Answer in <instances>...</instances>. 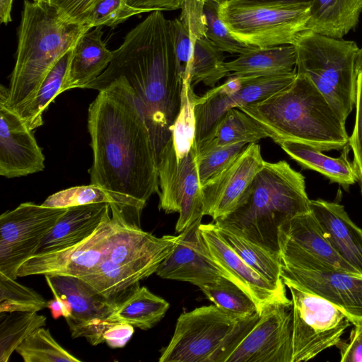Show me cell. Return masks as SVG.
<instances>
[{"label": "cell", "mask_w": 362, "mask_h": 362, "mask_svg": "<svg viewBox=\"0 0 362 362\" xmlns=\"http://www.w3.org/2000/svg\"><path fill=\"white\" fill-rule=\"evenodd\" d=\"M98 91L88 113L90 184L125 198L141 216L148 199L159 193L157 156L148 127L123 78Z\"/></svg>", "instance_id": "obj_1"}, {"label": "cell", "mask_w": 362, "mask_h": 362, "mask_svg": "<svg viewBox=\"0 0 362 362\" xmlns=\"http://www.w3.org/2000/svg\"><path fill=\"white\" fill-rule=\"evenodd\" d=\"M112 52L106 69L85 88L99 90L112 80L123 78L133 90L158 157L172 135L182 105L183 78L170 20L160 11L151 12Z\"/></svg>", "instance_id": "obj_2"}, {"label": "cell", "mask_w": 362, "mask_h": 362, "mask_svg": "<svg viewBox=\"0 0 362 362\" xmlns=\"http://www.w3.org/2000/svg\"><path fill=\"white\" fill-rule=\"evenodd\" d=\"M238 109L260 124L278 144L295 141L322 151L342 150L349 144L345 121L313 82L297 73L285 88Z\"/></svg>", "instance_id": "obj_3"}, {"label": "cell", "mask_w": 362, "mask_h": 362, "mask_svg": "<svg viewBox=\"0 0 362 362\" xmlns=\"http://www.w3.org/2000/svg\"><path fill=\"white\" fill-rule=\"evenodd\" d=\"M304 176L281 160L264 161L235 209L215 223L279 252V230L292 217L310 211Z\"/></svg>", "instance_id": "obj_4"}, {"label": "cell", "mask_w": 362, "mask_h": 362, "mask_svg": "<svg viewBox=\"0 0 362 362\" xmlns=\"http://www.w3.org/2000/svg\"><path fill=\"white\" fill-rule=\"evenodd\" d=\"M90 28L65 19L47 4L25 0L8 87V107L20 115L58 59Z\"/></svg>", "instance_id": "obj_5"}, {"label": "cell", "mask_w": 362, "mask_h": 362, "mask_svg": "<svg viewBox=\"0 0 362 362\" xmlns=\"http://www.w3.org/2000/svg\"><path fill=\"white\" fill-rule=\"evenodd\" d=\"M196 96L191 83L183 81L180 113L170 139L157 157L158 207L166 214L179 213L177 233L202 221L204 216L193 111Z\"/></svg>", "instance_id": "obj_6"}, {"label": "cell", "mask_w": 362, "mask_h": 362, "mask_svg": "<svg viewBox=\"0 0 362 362\" xmlns=\"http://www.w3.org/2000/svg\"><path fill=\"white\" fill-rule=\"evenodd\" d=\"M179 237H156L129 223L117 234L98 266L81 279L117 305L140 281L156 273Z\"/></svg>", "instance_id": "obj_7"}, {"label": "cell", "mask_w": 362, "mask_h": 362, "mask_svg": "<svg viewBox=\"0 0 362 362\" xmlns=\"http://www.w3.org/2000/svg\"><path fill=\"white\" fill-rule=\"evenodd\" d=\"M241 318L215 305L182 313L159 362H226L259 317Z\"/></svg>", "instance_id": "obj_8"}, {"label": "cell", "mask_w": 362, "mask_h": 362, "mask_svg": "<svg viewBox=\"0 0 362 362\" xmlns=\"http://www.w3.org/2000/svg\"><path fill=\"white\" fill-rule=\"evenodd\" d=\"M293 45L296 73L311 81L346 122L356 101V43L305 30Z\"/></svg>", "instance_id": "obj_9"}, {"label": "cell", "mask_w": 362, "mask_h": 362, "mask_svg": "<svg viewBox=\"0 0 362 362\" xmlns=\"http://www.w3.org/2000/svg\"><path fill=\"white\" fill-rule=\"evenodd\" d=\"M218 4L219 17L230 33L257 48L293 45L310 18V4L249 0Z\"/></svg>", "instance_id": "obj_10"}, {"label": "cell", "mask_w": 362, "mask_h": 362, "mask_svg": "<svg viewBox=\"0 0 362 362\" xmlns=\"http://www.w3.org/2000/svg\"><path fill=\"white\" fill-rule=\"evenodd\" d=\"M291 295V362L309 361L327 349L336 346L351 317L327 300L283 279Z\"/></svg>", "instance_id": "obj_11"}, {"label": "cell", "mask_w": 362, "mask_h": 362, "mask_svg": "<svg viewBox=\"0 0 362 362\" xmlns=\"http://www.w3.org/2000/svg\"><path fill=\"white\" fill-rule=\"evenodd\" d=\"M67 208L25 202L0 216V274L16 279L20 266L33 257Z\"/></svg>", "instance_id": "obj_12"}, {"label": "cell", "mask_w": 362, "mask_h": 362, "mask_svg": "<svg viewBox=\"0 0 362 362\" xmlns=\"http://www.w3.org/2000/svg\"><path fill=\"white\" fill-rule=\"evenodd\" d=\"M296 71L267 76H229L194 102L197 144L205 139L216 122L229 110L260 102L288 86Z\"/></svg>", "instance_id": "obj_13"}, {"label": "cell", "mask_w": 362, "mask_h": 362, "mask_svg": "<svg viewBox=\"0 0 362 362\" xmlns=\"http://www.w3.org/2000/svg\"><path fill=\"white\" fill-rule=\"evenodd\" d=\"M110 210L86 239L62 250L34 255L20 266L18 277L48 274L81 278L91 272L119 231L129 223L117 207H110Z\"/></svg>", "instance_id": "obj_14"}, {"label": "cell", "mask_w": 362, "mask_h": 362, "mask_svg": "<svg viewBox=\"0 0 362 362\" xmlns=\"http://www.w3.org/2000/svg\"><path fill=\"white\" fill-rule=\"evenodd\" d=\"M199 230L212 259L228 279L254 300L259 315L273 305L291 306L286 286L269 282L249 266L220 235L215 223H201Z\"/></svg>", "instance_id": "obj_15"}, {"label": "cell", "mask_w": 362, "mask_h": 362, "mask_svg": "<svg viewBox=\"0 0 362 362\" xmlns=\"http://www.w3.org/2000/svg\"><path fill=\"white\" fill-rule=\"evenodd\" d=\"M291 306L276 304L266 308L226 362H291Z\"/></svg>", "instance_id": "obj_16"}, {"label": "cell", "mask_w": 362, "mask_h": 362, "mask_svg": "<svg viewBox=\"0 0 362 362\" xmlns=\"http://www.w3.org/2000/svg\"><path fill=\"white\" fill-rule=\"evenodd\" d=\"M8 88H0V175L6 178L42 171L45 158L31 130L8 107Z\"/></svg>", "instance_id": "obj_17"}, {"label": "cell", "mask_w": 362, "mask_h": 362, "mask_svg": "<svg viewBox=\"0 0 362 362\" xmlns=\"http://www.w3.org/2000/svg\"><path fill=\"white\" fill-rule=\"evenodd\" d=\"M264 163L260 146L248 144L222 172L202 187L204 214L216 221L230 214Z\"/></svg>", "instance_id": "obj_18"}, {"label": "cell", "mask_w": 362, "mask_h": 362, "mask_svg": "<svg viewBox=\"0 0 362 362\" xmlns=\"http://www.w3.org/2000/svg\"><path fill=\"white\" fill-rule=\"evenodd\" d=\"M201 221L179 234L173 251L156 272L159 277L188 282L199 288L216 283L221 277L226 278L209 254L199 230Z\"/></svg>", "instance_id": "obj_19"}, {"label": "cell", "mask_w": 362, "mask_h": 362, "mask_svg": "<svg viewBox=\"0 0 362 362\" xmlns=\"http://www.w3.org/2000/svg\"><path fill=\"white\" fill-rule=\"evenodd\" d=\"M281 277L334 304L351 317L353 325L362 321V276L332 265L313 269L282 264Z\"/></svg>", "instance_id": "obj_20"}, {"label": "cell", "mask_w": 362, "mask_h": 362, "mask_svg": "<svg viewBox=\"0 0 362 362\" xmlns=\"http://www.w3.org/2000/svg\"><path fill=\"white\" fill-rule=\"evenodd\" d=\"M45 277L54 297L69 307L70 315L65 320L72 338L82 337L93 322L107 320L117 306L79 277L48 274Z\"/></svg>", "instance_id": "obj_21"}, {"label": "cell", "mask_w": 362, "mask_h": 362, "mask_svg": "<svg viewBox=\"0 0 362 362\" xmlns=\"http://www.w3.org/2000/svg\"><path fill=\"white\" fill-rule=\"evenodd\" d=\"M310 208L335 250L362 275V228L337 202L310 200Z\"/></svg>", "instance_id": "obj_22"}, {"label": "cell", "mask_w": 362, "mask_h": 362, "mask_svg": "<svg viewBox=\"0 0 362 362\" xmlns=\"http://www.w3.org/2000/svg\"><path fill=\"white\" fill-rule=\"evenodd\" d=\"M110 211L107 203L67 208L43 238L35 255L57 251L84 240L95 232Z\"/></svg>", "instance_id": "obj_23"}, {"label": "cell", "mask_w": 362, "mask_h": 362, "mask_svg": "<svg viewBox=\"0 0 362 362\" xmlns=\"http://www.w3.org/2000/svg\"><path fill=\"white\" fill-rule=\"evenodd\" d=\"M279 239L299 247L341 272L362 276L335 250L311 211L284 222L279 230Z\"/></svg>", "instance_id": "obj_24"}, {"label": "cell", "mask_w": 362, "mask_h": 362, "mask_svg": "<svg viewBox=\"0 0 362 362\" xmlns=\"http://www.w3.org/2000/svg\"><path fill=\"white\" fill-rule=\"evenodd\" d=\"M102 27H93L86 31L73 48L66 90L85 88L110 64L113 52L107 49L102 39Z\"/></svg>", "instance_id": "obj_25"}, {"label": "cell", "mask_w": 362, "mask_h": 362, "mask_svg": "<svg viewBox=\"0 0 362 362\" xmlns=\"http://www.w3.org/2000/svg\"><path fill=\"white\" fill-rule=\"evenodd\" d=\"M281 148L303 168L323 175L331 182L337 183L348 190L358 182L357 170L349 160V145H346L337 158L324 154L313 146L295 141L285 140L279 144Z\"/></svg>", "instance_id": "obj_26"}, {"label": "cell", "mask_w": 362, "mask_h": 362, "mask_svg": "<svg viewBox=\"0 0 362 362\" xmlns=\"http://www.w3.org/2000/svg\"><path fill=\"white\" fill-rule=\"evenodd\" d=\"M362 0H314L306 30L341 39L358 24Z\"/></svg>", "instance_id": "obj_27"}, {"label": "cell", "mask_w": 362, "mask_h": 362, "mask_svg": "<svg viewBox=\"0 0 362 362\" xmlns=\"http://www.w3.org/2000/svg\"><path fill=\"white\" fill-rule=\"evenodd\" d=\"M225 66L229 76L287 74L296 71V52L293 45L257 48L225 62Z\"/></svg>", "instance_id": "obj_28"}, {"label": "cell", "mask_w": 362, "mask_h": 362, "mask_svg": "<svg viewBox=\"0 0 362 362\" xmlns=\"http://www.w3.org/2000/svg\"><path fill=\"white\" fill-rule=\"evenodd\" d=\"M269 137L255 119L238 108L227 111L215 124L208 136L197 144L199 154L214 148L240 142L247 144Z\"/></svg>", "instance_id": "obj_29"}, {"label": "cell", "mask_w": 362, "mask_h": 362, "mask_svg": "<svg viewBox=\"0 0 362 362\" xmlns=\"http://www.w3.org/2000/svg\"><path fill=\"white\" fill-rule=\"evenodd\" d=\"M169 307L165 299L146 286H139L117 305L107 320L124 322L147 330L163 318Z\"/></svg>", "instance_id": "obj_30"}, {"label": "cell", "mask_w": 362, "mask_h": 362, "mask_svg": "<svg viewBox=\"0 0 362 362\" xmlns=\"http://www.w3.org/2000/svg\"><path fill=\"white\" fill-rule=\"evenodd\" d=\"M98 203H107L110 206H116L129 223L140 226L141 216L135 212L125 198L93 184L73 187L57 192L49 196L42 205L52 208H69Z\"/></svg>", "instance_id": "obj_31"}, {"label": "cell", "mask_w": 362, "mask_h": 362, "mask_svg": "<svg viewBox=\"0 0 362 362\" xmlns=\"http://www.w3.org/2000/svg\"><path fill=\"white\" fill-rule=\"evenodd\" d=\"M217 229L231 248L253 269L272 284L285 285L281 277L282 264L279 252L228 229L218 226Z\"/></svg>", "instance_id": "obj_32"}, {"label": "cell", "mask_w": 362, "mask_h": 362, "mask_svg": "<svg viewBox=\"0 0 362 362\" xmlns=\"http://www.w3.org/2000/svg\"><path fill=\"white\" fill-rule=\"evenodd\" d=\"M189 33L192 45L189 71L192 86L203 83L214 88L221 78L229 76L225 66L223 52L206 37V33Z\"/></svg>", "instance_id": "obj_33"}, {"label": "cell", "mask_w": 362, "mask_h": 362, "mask_svg": "<svg viewBox=\"0 0 362 362\" xmlns=\"http://www.w3.org/2000/svg\"><path fill=\"white\" fill-rule=\"evenodd\" d=\"M73 48L58 59L43 79L34 99L19 115L31 130L42 125L43 112L57 95L67 90Z\"/></svg>", "instance_id": "obj_34"}, {"label": "cell", "mask_w": 362, "mask_h": 362, "mask_svg": "<svg viewBox=\"0 0 362 362\" xmlns=\"http://www.w3.org/2000/svg\"><path fill=\"white\" fill-rule=\"evenodd\" d=\"M47 318L37 312H0V362H7L18 346Z\"/></svg>", "instance_id": "obj_35"}, {"label": "cell", "mask_w": 362, "mask_h": 362, "mask_svg": "<svg viewBox=\"0 0 362 362\" xmlns=\"http://www.w3.org/2000/svg\"><path fill=\"white\" fill-rule=\"evenodd\" d=\"M16 351L25 362H80L64 349L52 336L48 329L40 327L18 346Z\"/></svg>", "instance_id": "obj_36"}, {"label": "cell", "mask_w": 362, "mask_h": 362, "mask_svg": "<svg viewBox=\"0 0 362 362\" xmlns=\"http://www.w3.org/2000/svg\"><path fill=\"white\" fill-rule=\"evenodd\" d=\"M200 290L219 308L238 317L244 318L259 313L254 300L229 279L221 277L216 283Z\"/></svg>", "instance_id": "obj_37"}, {"label": "cell", "mask_w": 362, "mask_h": 362, "mask_svg": "<svg viewBox=\"0 0 362 362\" xmlns=\"http://www.w3.org/2000/svg\"><path fill=\"white\" fill-rule=\"evenodd\" d=\"M47 301L38 293L0 274V312H38Z\"/></svg>", "instance_id": "obj_38"}, {"label": "cell", "mask_w": 362, "mask_h": 362, "mask_svg": "<svg viewBox=\"0 0 362 362\" xmlns=\"http://www.w3.org/2000/svg\"><path fill=\"white\" fill-rule=\"evenodd\" d=\"M218 4L206 0L204 4V13L206 22V37L221 51L230 54H242L257 49L237 40L228 31L218 12Z\"/></svg>", "instance_id": "obj_39"}, {"label": "cell", "mask_w": 362, "mask_h": 362, "mask_svg": "<svg viewBox=\"0 0 362 362\" xmlns=\"http://www.w3.org/2000/svg\"><path fill=\"white\" fill-rule=\"evenodd\" d=\"M248 145L240 142L214 148L197 156V169L201 186L222 172Z\"/></svg>", "instance_id": "obj_40"}, {"label": "cell", "mask_w": 362, "mask_h": 362, "mask_svg": "<svg viewBox=\"0 0 362 362\" xmlns=\"http://www.w3.org/2000/svg\"><path fill=\"white\" fill-rule=\"evenodd\" d=\"M134 332V328L129 324L100 320L90 324L82 337L93 346L106 343L110 347L116 349L124 347Z\"/></svg>", "instance_id": "obj_41"}, {"label": "cell", "mask_w": 362, "mask_h": 362, "mask_svg": "<svg viewBox=\"0 0 362 362\" xmlns=\"http://www.w3.org/2000/svg\"><path fill=\"white\" fill-rule=\"evenodd\" d=\"M143 13L124 0H103L95 8L89 25L91 28L106 25L114 29L131 16Z\"/></svg>", "instance_id": "obj_42"}, {"label": "cell", "mask_w": 362, "mask_h": 362, "mask_svg": "<svg viewBox=\"0 0 362 362\" xmlns=\"http://www.w3.org/2000/svg\"><path fill=\"white\" fill-rule=\"evenodd\" d=\"M33 1L45 3L54 7L63 18L69 21L78 24L89 25V22L95 8L103 0Z\"/></svg>", "instance_id": "obj_43"}, {"label": "cell", "mask_w": 362, "mask_h": 362, "mask_svg": "<svg viewBox=\"0 0 362 362\" xmlns=\"http://www.w3.org/2000/svg\"><path fill=\"white\" fill-rule=\"evenodd\" d=\"M170 29L177 64L183 81L190 82L189 71L192 45L189 30L180 18L170 20Z\"/></svg>", "instance_id": "obj_44"}, {"label": "cell", "mask_w": 362, "mask_h": 362, "mask_svg": "<svg viewBox=\"0 0 362 362\" xmlns=\"http://www.w3.org/2000/svg\"><path fill=\"white\" fill-rule=\"evenodd\" d=\"M356 76V117L354 130L349 139V145L353 151V163L358 175V182L362 194V73H358Z\"/></svg>", "instance_id": "obj_45"}, {"label": "cell", "mask_w": 362, "mask_h": 362, "mask_svg": "<svg viewBox=\"0 0 362 362\" xmlns=\"http://www.w3.org/2000/svg\"><path fill=\"white\" fill-rule=\"evenodd\" d=\"M348 340L336 346L340 351L341 362H362V321L354 324Z\"/></svg>", "instance_id": "obj_46"}, {"label": "cell", "mask_w": 362, "mask_h": 362, "mask_svg": "<svg viewBox=\"0 0 362 362\" xmlns=\"http://www.w3.org/2000/svg\"><path fill=\"white\" fill-rule=\"evenodd\" d=\"M130 6L144 13L180 9L184 0H124Z\"/></svg>", "instance_id": "obj_47"}, {"label": "cell", "mask_w": 362, "mask_h": 362, "mask_svg": "<svg viewBox=\"0 0 362 362\" xmlns=\"http://www.w3.org/2000/svg\"><path fill=\"white\" fill-rule=\"evenodd\" d=\"M13 0H0V21L7 25L12 21L11 9Z\"/></svg>", "instance_id": "obj_48"}, {"label": "cell", "mask_w": 362, "mask_h": 362, "mask_svg": "<svg viewBox=\"0 0 362 362\" xmlns=\"http://www.w3.org/2000/svg\"><path fill=\"white\" fill-rule=\"evenodd\" d=\"M249 1H276L287 4H310L314 1V0H249Z\"/></svg>", "instance_id": "obj_49"}, {"label": "cell", "mask_w": 362, "mask_h": 362, "mask_svg": "<svg viewBox=\"0 0 362 362\" xmlns=\"http://www.w3.org/2000/svg\"><path fill=\"white\" fill-rule=\"evenodd\" d=\"M355 72L356 74L358 73H362V48H359L355 64Z\"/></svg>", "instance_id": "obj_50"}, {"label": "cell", "mask_w": 362, "mask_h": 362, "mask_svg": "<svg viewBox=\"0 0 362 362\" xmlns=\"http://www.w3.org/2000/svg\"><path fill=\"white\" fill-rule=\"evenodd\" d=\"M204 1H206V0H204ZM211 1H216L217 3H221V2L226 1V0H211Z\"/></svg>", "instance_id": "obj_51"}]
</instances>
